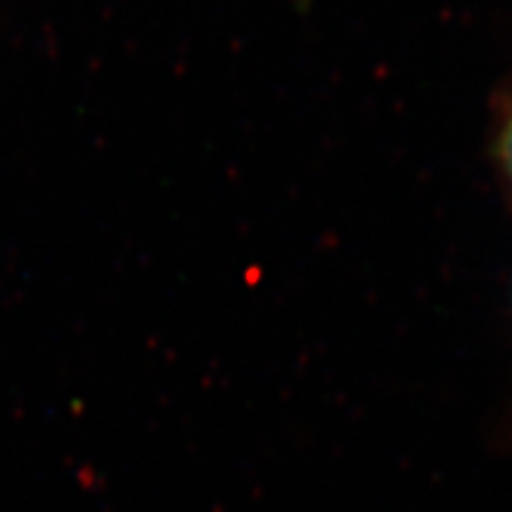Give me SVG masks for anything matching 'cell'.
Here are the masks:
<instances>
[{
	"mask_svg": "<svg viewBox=\"0 0 512 512\" xmlns=\"http://www.w3.org/2000/svg\"><path fill=\"white\" fill-rule=\"evenodd\" d=\"M501 159L512 181V100H510L508 112H505L503 128H501Z\"/></svg>",
	"mask_w": 512,
	"mask_h": 512,
	"instance_id": "obj_1",
	"label": "cell"
}]
</instances>
